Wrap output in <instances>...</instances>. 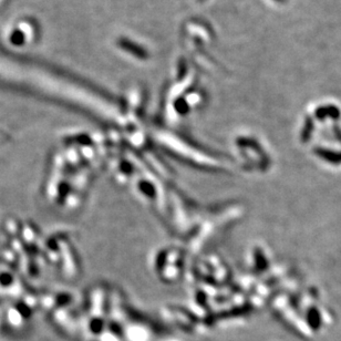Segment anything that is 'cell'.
Here are the masks:
<instances>
[{"instance_id":"obj_1","label":"cell","mask_w":341,"mask_h":341,"mask_svg":"<svg viewBox=\"0 0 341 341\" xmlns=\"http://www.w3.org/2000/svg\"><path fill=\"white\" fill-rule=\"evenodd\" d=\"M316 153L317 155L324 158V160L330 162V163L338 164L341 162V153H335V152H330V151L321 150V149H317Z\"/></svg>"},{"instance_id":"obj_2","label":"cell","mask_w":341,"mask_h":341,"mask_svg":"<svg viewBox=\"0 0 341 341\" xmlns=\"http://www.w3.org/2000/svg\"><path fill=\"white\" fill-rule=\"evenodd\" d=\"M121 46L125 50H128L129 52L136 54V55H137V57H140V58H145V55H146L145 51L142 48H140V47H138V46L134 45V43L130 42L128 40H124V41L121 42Z\"/></svg>"}]
</instances>
